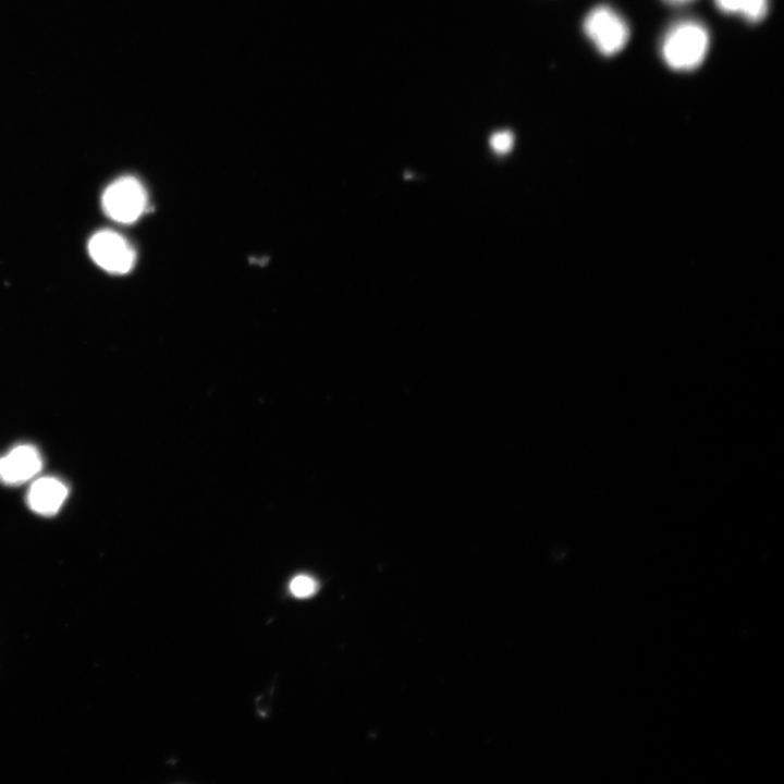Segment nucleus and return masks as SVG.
<instances>
[{
	"label": "nucleus",
	"instance_id": "8",
	"mask_svg": "<svg viewBox=\"0 0 784 784\" xmlns=\"http://www.w3.org/2000/svg\"><path fill=\"white\" fill-rule=\"evenodd\" d=\"M317 590V583L307 575L295 576L290 583V591L296 598H308Z\"/></svg>",
	"mask_w": 784,
	"mask_h": 784
},
{
	"label": "nucleus",
	"instance_id": "3",
	"mask_svg": "<svg viewBox=\"0 0 784 784\" xmlns=\"http://www.w3.org/2000/svg\"><path fill=\"white\" fill-rule=\"evenodd\" d=\"M105 213L119 223L135 222L147 207L143 185L133 176H123L111 183L102 194Z\"/></svg>",
	"mask_w": 784,
	"mask_h": 784
},
{
	"label": "nucleus",
	"instance_id": "6",
	"mask_svg": "<svg viewBox=\"0 0 784 784\" xmlns=\"http://www.w3.org/2000/svg\"><path fill=\"white\" fill-rule=\"evenodd\" d=\"M69 494L68 486L56 477H41L35 480L26 495L28 507L44 516L59 512Z\"/></svg>",
	"mask_w": 784,
	"mask_h": 784
},
{
	"label": "nucleus",
	"instance_id": "10",
	"mask_svg": "<svg viewBox=\"0 0 784 784\" xmlns=\"http://www.w3.org/2000/svg\"><path fill=\"white\" fill-rule=\"evenodd\" d=\"M664 1L672 5H682V4L688 3L693 0H664Z\"/></svg>",
	"mask_w": 784,
	"mask_h": 784
},
{
	"label": "nucleus",
	"instance_id": "7",
	"mask_svg": "<svg viewBox=\"0 0 784 784\" xmlns=\"http://www.w3.org/2000/svg\"><path fill=\"white\" fill-rule=\"evenodd\" d=\"M714 3L720 11L739 15L750 23L761 21L769 9V0H714Z\"/></svg>",
	"mask_w": 784,
	"mask_h": 784
},
{
	"label": "nucleus",
	"instance_id": "4",
	"mask_svg": "<svg viewBox=\"0 0 784 784\" xmlns=\"http://www.w3.org/2000/svg\"><path fill=\"white\" fill-rule=\"evenodd\" d=\"M88 252L100 268L114 274L128 272L136 259L131 244L111 230H102L94 234L88 242Z\"/></svg>",
	"mask_w": 784,
	"mask_h": 784
},
{
	"label": "nucleus",
	"instance_id": "5",
	"mask_svg": "<svg viewBox=\"0 0 784 784\" xmlns=\"http://www.w3.org/2000/svg\"><path fill=\"white\" fill-rule=\"evenodd\" d=\"M42 468V457L36 446L20 444L0 457V482L20 486L34 478Z\"/></svg>",
	"mask_w": 784,
	"mask_h": 784
},
{
	"label": "nucleus",
	"instance_id": "2",
	"mask_svg": "<svg viewBox=\"0 0 784 784\" xmlns=\"http://www.w3.org/2000/svg\"><path fill=\"white\" fill-rule=\"evenodd\" d=\"M584 32L597 50L613 56L626 46L629 38L627 22L608 5L590 10L584 20Z\"/></svg>",
	"mask_w": 784,
	"mask_h": 784
},
{
	"label": "nucleus",
	"instance_id": "1",
	"mask_svg": "<svg viewBox=\"0 0 784 784\" xmlns=\"http://www.w3.org/2000/svg\"><path fill=\"white\" fill-rule=\"evenodd\" d=\"M709 45V33L703 24L682 20L665 32L661 41L662 59L672 70L691 71L703 62Z\"/></svg>",
	"mask_w": 784,
	"mask_h": 784
},
{
	"label": "nucleus",
	"instance_id": "9",
	"mask_svg": "<svg viewBox=\"0 0 784 784\" xmlns=\"http://www.w3.org/2000/svg\"><path fill=\"white\" fill-rule=\"evenodd\" d=\"M514 144V136L510 131H499L491 135L490 146L498 154H506Z\"/></svg>",
	"mask_w": 784,
	"mask_h": 784
}]
</instances>
